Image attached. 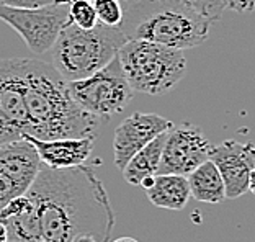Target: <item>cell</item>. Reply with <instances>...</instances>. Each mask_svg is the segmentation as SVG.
Returning a JSON list of instances; mask_svg holds the SVG:
<instances>
[{"label":"cell","mask_w":255,"mask_h":242,"mask_svg":"<svg viewBox=\"0 0 255 242\" xmlns=\"http://www.w3.org/2000/svg\"><path fill=\"white\" fill-rule=\"evenodd\" d=\"M75 103L100 120H110L125 112L134 97V90L128 82L118 56L92 76L67 82Z\"/></svg>","instance_id":"6"},{"label":"cell","mask_w":255,"mask_h":242,"mask_svg":"<svg viewBox=\"0 0 255 242\" xmlns=\"http://www.w3.org/2000/svg\"><path fill=\"white\" fill-rule=\"evenodd\" d=\"M146 195L154 206L170 211L183 210L191 198L188 178L180 174H157Z\"/></svg>","instance_id":"14"},{"label":"cell","mask_w":255,"mask_h":242,"mask_svg":"<svg viewBox=\"0 0 255 242\" xmlns=\"http://www.w3.org/2000/svg\"><path fill=\"white\" fill-rule=\"evenodd\" d=\"M191 198L201 203L218 205L226 198V187L221 177V172L211 159L200 164L193 172L187 175Z\"/></svg>","instance_id":"15"},{"label":"cell","mask_w":255,"mask_h":242,"mask_svg":"<svg viewBox=\"0 0 255 242\" xmlns=\"http://www.w3.org/2000/svg\"><path fill=\"white\" fill-rule=\"evenodd\" d=\"M69 18L75 26L84 30H90L100 23L92 0H74L69 3Z\"/></svg>","instance_id":"17"},{"label":"cell","mask_w":255,"mask_h":242,"mask_svg":"<svg viewBox=\"0 0 255 242\" xmlns=\"http://www.w3.org/2000/svg\"><path fill=\"white\" fill-rule=\"evenodd\" d=\"M210 151L211 144L203 136L200 126L191 123H183L177 128L173 126L167 132L157 174L188 175L210 159Z\"/></svg>","instance_id":"10"},{"label":"cell","mask_w":255,"mask_h":242,"mask_svg":"<svg viewBox=\"0 0 255 242\" xmlns=\"http://www.w3.org/2000/svg\"><path fill=\"white\" fill-rule=\"evenodd\" d=\"M10 242H15V241H10Z\"/></svg>","instance_id":"29"},{"label":"cell","mask_w":255,"mask_h":242,"mask_svg":"<svg viewBox=\"0 0 255 242\" xmlns=\"http://www.w3.org/2000/svg\"><path fill=\"white\" fill-rule=\"evenodd\" d=\"M23 69L30 117L28 134L44 141L95 134L102 120L87 113L75 103L67 80L53 64L23 57Z\"/></svg>","instance_id":"2"},{"label":"cell","mask_w":255,"mask_h":242,"mask_svg":"<svg viewBox=\"0 0 255 242\" xmlns=\"http://www.w3.org/2000/svg\"><path fill=\"white\" fill-rule=\"evenodd\" d=\"M98 21L107 26H120L125 16L123 0H92Z\"/></svg>","instance_id":"18"},{"label":"cell","mask_w":255,"mask_h":242,"mask_svg":"<svg viewBox=\"0 0 255 242\" xmlns=\"http://www.w3.org/2000/svg\"><path fill=\"white\" fill-rule=\"evenodd\" d=\"M249 192H252L255 195V167L251 172V177H249Z\"/></svg>","instance_id":"25"},{"label":"cell","mask_w":255,"mask_h":242,"mask_svg":"<svg viewBox=\"0 0 255 242\" xmlns=\"http://www.w3.org/2000/svg\"><path fill=\"white\" fill-rule=\"evenodd\" d=\"M210 159L221 172L226 198L236 200L249 192V177L255 167V146L252 142L223 141L211 146Z\"/></svg>","instance_id":"12"},{"label":"cell","mask_w":255,"mask_h":242,"mask_svg":"<svg viewBox=\"0 0 255 242\" xmlns=\"http://www.w3.org/2000/svg\"><path fill=\"white\" fill-rule=\"evenodd\" d=\"M126 41L120 26L98 23L84 30L69 23L51 48V64L67 82L85 79L112 62Z\"/></svg>","instance_id":"4"},{"label":"cell","mask_w":255,"mask_h":242,"mask_svg":"<svg viewBox=\"0 0 255 242\" xmlns=\"http://www.w3.org/2000/svg\"><path fill=\"white\" fill-rule=\"evenodd\" d=\"M0 20L13 28L33 54L51 51L64 26L71 23L67 3H49L38 8H13L0 5Z\"/></svg>","instance_id":"7"},{"label":"cell","mask_w":255,"mask_h":242,"mask_svg":"<svg viewBox=\"0 0 255 242\" xmlns=\"http://www.w3.org/2000/svg\"><path fill=\"white\" fill-rule=\"evenodd\" d=\"M123 2H126V3H128V2H131V0H123Z\"/></svg>","instance_id":"28"},{"label":"cell","mask_w":255,"mask_h":242,"mask_svg":"<svg viewBox=\"0 0 255 242\" xmlns=\"http://www.w3.org/2000/svg\"><path fill=\"white\" fill-rule=\"evenodd\" d=\"M200 11L206 20L211 23L219 21L224 11V0H185Z\"/></svg>","instance_id":"19"},{"label":"cell","mask_w":255,"mask_h":242,"mask_svg":"<svg viewBox=\"0 0 255 242\" xmlns=\"http://www.w3.org/2000/svg\"><path fill=\"white\" fill-rule=\"evenodd\" d=\"M54 2H56V3H67V5H69L71 2H74V0H54Z\"/></svg>","instance_id":"27"},{"label":"cell","mask_w":255,"mask_h":242,"mask_svg":"<svg viewBox=\"0 0 255 242\" xmlns=\"http://www.w3.org/2000/svg\"><path fill=\"white\" fill-rule=\"evenodd\" d=\"M72 242H100V241L92 234H79V236H75Z\"/></svg>","instance_id":"22"},{"label":"cell","mask_w":255,"mask_h":242,"mask_svg":"<svg viewBox=\"0 0 255 242\" xmlns=\"http://www.w3.org/2000/svg\"><path fill=\"white\" fill-rule=\"evenodd\" d=\"M165 137H167V132L157 136L155 139H152L147 146H144L141 151H137L129 160H128V164L121 169L126 183H129L132 187H139L142 178L157 175Z\"/></svg>","instance_id":"16"},{"label":"cell","mask_w":255,"mask_h":242,"mask_svg":"<svg viewBox=\"0 0 255 242\" xmlns=\"http://www.w3.org/2000/svg\"><path fill=\"white\" fill-rule=\"evenodd\" d=\"M112 242H139L137 239H134V238H118V239H115V241H112Z\"/></svg>","instance_id":"26"},{"label":"cell","mask_w":255,"mask_h":242,"mask_svg":"<svg viewBox=\"0 0 255 242\" xmlns=\"http://www.w3.org/2000/svg\"><path fill=\"white\" fill-rule=\"evenodd\" d=\"M41 165L36 147L30 141L18 139L0 144V210L10 200L28 192Z\"/></svg>","instance_id":"9"},{"label":"cell","mask_w":255,"mask_h":242,"mask_svg":"<svg viewBox=\"0 0 255 242\" xmlns=\"http://www.w3.org/2000/svg\"><path fill=\"white\" fill-rule=\"evenodd\" d=\"M28 126L23 59H0V144L23 139Z\"/></svg>","instance_id":"8"},{"label":"cell","mask_w":255,"mask_h":242,"mask_svg":"<svg viewBox=\"0 0 255 242\" xmlns=\"http://www.w3.org/2000/svg\"><path fill=\"white\" fill-rule=\"evenodd\" d=\"M0 242H10L8 229L5 226V223H2V221H0Z\"/></svg>","instance_id":"23"},{"label":"cell","mask_w":255,"mask_h":242,"mask_svg":"<svg viewBox=\"0 0 255 242\" xmlns=\"http://www.w3.org/2000/svg\"><path fill=\"white\" fill-rule=\"evenodd\" d=\"M118 59L134 92L164 95L187 74L183 49L146 39H128L118 51Z\"/></svg>","instance_id":"5"},{"label":"cell","mask_w":255,"mask_h":242,"mask_svg":"<svg viewBox=\"0 0 255 242\" xmlns=\"http://www.w3.org/2000/svg\"><path fill=\"white\" fill-rule=\"evenodd\" d=\"M173 123L160 115L136 112L121 123L113 137V162L121 170L132 155L157 136L169 132Z\"/></svg>","instance_id":"11"},{"label":"cell","mask_w":255,"mask_h":242,"mask_svg":"<svg viewBox=\"0 0 255 242\" xmlns=\"http://www.w3.org/2000/svg\"><path fill=\"white\" fill-rule=\"evenodd\" d=\"M0 221L15 242H72L79 234L108 242L115 211L103 182L89 167L43 164L28 192L0 210Z\"/></svg>","instance_id":"1"},{"label":"cell","mask_w":255,"mask_h":242,"mask_svg":"<svg viewBox=\"0 0 255 242\" xmlns=\"http://www.w3.org/2000/svg\"><path fill=\"white\" fill-rule=\"evenodd\" d=\"M30 141L39 154L41 162L53 169H67V167L82 165L92 155L95 146V134L84 137H62V139H38L30 134L23 136Z\"/></svg>","instance_id":"13"},{"label":"cell","mask_w":255,"mask_h":242,"mask_svg":"<svg viewBox=\"0 0 255 242\" xmlns=\"http://www.w3.org/2000/svg\"><path fill=\"white\" fill-rule=\"evenodd\" d=\"M54 0H0V5L13 8H38L53 3Z\"/></svg>","instance_id":"20"},{"label":"cell","mask_w":255,"mask_h":242,"mask_svg":"<svg viewBox=\"0 0 255 242\" xmlns=\"http://www.w3.org/2000/svg\"><path fill=\"white\" fill-rule=\"evenodd\" d=\"M154 178H155V175H150V177H146V178H142V182H141V185H139V187H142L144 190L150 188V187L154 185Z\"/></svg>","instance_id":"24"},{"label":"cell","mask_w":255,"mask_h":242,"mask_svg":"<svg viewBox=\"0 0 255 242\" xmlns=\"http://www.w3.org/2000/svg\"><path fill=\"white\" fill-rule=\"evenodd\" d=\"M224 7L237 13H249L255 10V0H224Z\"/></svg>","instance_id":"21"},{"label":"cell","mask_w":255,"mask_h":242,"mask_svg":"<svg viewBox=\"0 0 255 242\" xmlns=\"http://www.w3.org/2000/svg\"><path fill=\"white\" fill-rule=\"evenodd\" d=\"M211 21L185 0H131L121 31L126 39H146L177 49L203 44Z\"/></svg>","instance_id":"3"}]
</instances>
